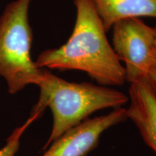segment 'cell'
Wrapping results in <instances>:
<instances>
[{"label": "cell", "mask_w": 156, "mask_h": 156, "mask_svg": "<svg viewBox=\"0 0 156 156\" xmlns=\"http://www.w3.org/2000/svg\"><path fill=\"white\" fill-rule=\"evenodd\" d=\"M127 119L126 108L122 107L87 119L54 140L42 156H86L97 147L103 132Z\"/></svg>", "instance_id": "5"}, {"label": "cell", "mask_w": 156, "mask_h": 156, "mask_svg": "<svg viewBox=\"0 0 156 156\" xmlns=\"http://www.w3.org/2000/svg\"><path fill=\"white\" fill-rule=\"evenodd\" d=\"M32 0H15L0 16V76L15 94L28 85H38L44 69L31 58L33 33L28 18Z\"/></svg>", "instance_id": "3"}, {"label": "cell", "mask_w": 156, "mask_h": 156, "mask_svg": "<svg viewBox=\"0 0 156 156\" xmlns=\"http://www.w3.org/2000/svg\"><path fill=\"white\" fill-rule=\"evenodd\" d=\"M106 31L121 20L156 18V0H90Z\"/></svg>", "instance_id": "7"}, {"label": "cell", "mask_w": 156, "mask_h": 156, "mask_svg": "<svg viewBox=\"0 0 156 156\" xmlns=\"http://www.w3.org/2000/svg\"><path fill=\"white\" fill-rule=\"evenodd\" d=\"M156 31V26L155 27ZM154 60H155V64L156 67V37H155V49H154Z\"/></svg>", "instance_id": "10"}, {"label": "cell", "mask_w": 156, "mask_h": 156, "mask_svg": "<svg viewBox=\"0 0 156 156\" xmlns=\"http://www.w3.org/2000/svg\"><path fill=\"white\" fill-rule=\"evenodd\" d=\"M38 86L40 95L31 114L41 116L48 107L53 116L51 132L44 150L93 113L120 108L129 102L128 95L118 90L86 82H69L47 69H44Z\"/></svg>", "instance_id": "2"}, {"label": "cell", "mask_w": 156, "mask_h": 156, "mask_svg": "<svg viewBox=\"0 0 156 156\" xmlns=\"http://www.w3.org/2000/svg\"><path fill=\"white\" fill-rule=\"evenodd\" d=\"M128 97V119L156 153V84L150 75L130 83Z\"/></svg>", "instance_id": "6"}, {"label": "cell", "mask_w": 156, "mask_h": 156, "mask_svg": "<svg viewBox=\"0 0 156 156\" xmlns=\"http://www.w3.org/2000/svg\"><path fill=\"white\" fill-rule=\"evenodd\" d=\"M112 28V47L125 64L126 81L130 84L149 76L152 68L155 67V28L139 17L121 20Z\"/></svg>", "instance_id": "4"}, {"label": "cell", "mask_w": 156, "mask_h": 156, "mask_svg": "<svg viewBox=\"0 0 156 156\" xmlns=\"http://www.w3.org/2000/svg\"><path fill=\"white\" fill-rule=\"evenodd\" d=\"M150 77L153 80L154 83L156 84V67L152 68V69L150 72Z\"/></svg>", "instance_id": "9"}, {"label": "cell", "mask_w": 156, "mask_h": 156, "mask_svg": "<svg viewBox=\"0 0 156 156\" xmlns=\"http://www.w3.org/2000/svg\"><path fill=\"white\" fill-rule=\"evenodd\" d=\"M76 20L71 36L57 48L41 52L35 62L41 69L85 72L98 85L121 86L126 70L106 36L107 31L90 0H74Z\"/></svg>", "instance_id": "1"}, {"label": "cell", "mask_w": 156, "mask_h": 156, "mask_svg": "<svg viewBox=\"0 0 156 156\" xmlns=\"http://www.w3.org/2000/svg\"><path fill=\"white\" fill-rule=\"evenodd\" d=\"M39 117L40 116L38 115L31 114L30 116L23 125L15 129L10 136L7 138L6 145L2 149H0V156H15L20 145L21 136L24 133L26 129Z\"/></svg>", "instance_id": "8"}]
</instances>
